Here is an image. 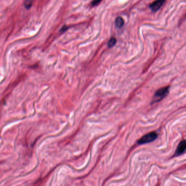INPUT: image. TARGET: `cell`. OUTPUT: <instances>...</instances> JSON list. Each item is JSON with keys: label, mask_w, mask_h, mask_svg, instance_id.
I'll return each mask as SVG.
<instances>
[{"label": "cell", "mask_w": 186, "mask_h": 186, "mask_svg": "<svg viewBox=\"0 0 186 186\" xmlns=\"http://www.w3.org/2000/svg\"><path fill=\"white\" fill-rule=\"evenodd\" d=\"M101 0H93V1L92 2V5L93 6H97L99 3L101 2Z\"/></svg>", "instance_id": "obj_8"}, {"label": "cell", "mask_w": 186, "mask_h": 186, "mask_svg": "<svg viewBox=\"0 0 186 186\" xmlns=\"http://www.w3.org/2000/svg\"><path fill=\"white\" fill-rule=\"evenodd\" d=\"M169 86H166L161 88L157 91L153 96L152 103L153 104L158 102L164 99L168 95V93H169Z\"/></svg>", "instance_id": "obj_1"}, {"label": "cell", "mask_w": 186, "mask_h": 186, "mask_svg": "<svg viewBox=\"0 0 186 186\" xmlns=\"http://www.w3.org/2000/svg\"><path fill=\"white\" fill-rule=\"evenodd\" d=\"M157 137L158 134L156 131H151L141 137L137 142L139 145L145 144L154 141L157 138Z\"/></svg>", "instance_id": "obj_2"}, {"label": "cell", "mask_w": 186, "mask_h": 186, "mask_svg": "<svg viewBox=\"0 0 186 186\" xmlns=\"http://www.w3.org/2000/svg\"><path fill=\"white\" fill-rule=\"evenodd\" d=\"M165 0H156L153 3H151L150 5L151 11L153 12H156L161 8V6L163 5Z\"/></svg>", "instance_id": "obj_3"}, {"label": "cell", "mask_w": 186, "mask_h": 186, "mask_svg": "<svg viewBox=\"0 0 186 186\" xmlns=\"http://www.w3.org/2000/svg\"><path fill=\"white\" fill-rule=\"evenodd\" d=\"M186 142L185 140H183L181 141L180 144L178 145V148L175 151V156H180L184 153V151L186 150Z\"/></svg>", "instance_id": "obj_4"}, {"label": "cell", "mask_w": 186, "mask_h": 186, "mask_svg": "<svg viewBox=\"0 0 186 186\" xmlns=\"http://www.w3.org/2000/svg\"><path fill=\"white\" fill-rule=\"evenodd\" d=\"M116 43V39L115 38V37H111L108 42V47L112 48L115 45Z\"/></svg>", "instance_id": "obj_7"}, {"label": "cell", "mask_w": 186, "mask_h": 186, "mask_svg": "<svg viewBox=\"0 0 186 186\" xmlns=\"http://www.w3.org/2000/svg\"><path fill=\"white\" fill-rule=\"evenodd\" d=\"M115 25L118 28H121L124 25V20L121 17H118L115 20Z\"/></svg>", "instance_id": "obj_5"}, {"label": "cell", "mask_w": 186, "mask_h": 186, "mask_svg": "<svg viewBox=\"0 0 186 186\" xmlns=\"http://www.w3.org/2000/svg\"><path fill=\"white\" fill-rule=\"evenodd\" d=\"M34 0H25L24 1V6L25 8L29 9L32 6Z\"/></svg>", "instance_id": "obj_6"}]
</instances>
